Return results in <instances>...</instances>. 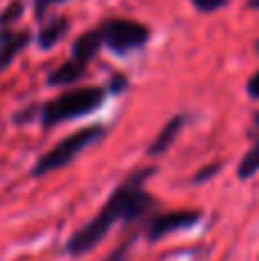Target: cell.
I'll return each mask as SVG.
<instances>
[{"label": "cell", "mask_w": 259, "mask_h": 261, "mask_svg": "<svg viewBox=\"0 0 259 261\" xmlns=\"http://www.w3.org/2000/svg\"><path fill=\"white\" fill-rule=\"evenodd\" d=\"M154 172H156L154 167H142V170L128 174L113 190V195L101 206V211L90 222H85L76 234L69 236L67 245H64L69 257H85L87 252H92L108 236V231L117 222H122V225H136L151 208H156V199L145 190V181Z\"/></svg>", "instance_id": "1"}, {"label": "cell", "mask_w": 259, "mask_h": 261, "mask_svg": "<svg viewBox=\"0 0 259 261\" xmlns=\"http://www.w3.org/2000/svg\"><path fill=\"white\" fill-rule=\"evenodd\" d=\"M106 101V90L103 87H73L62 94L53 96L46 101L39 110V124L44 130H50L58 124L71 122V119L85 117L99 110Z\"/></svg>", "instance_id": "2"}, {"label": "cell", "mask_w": 259, "mask_h": 261, "mask_svg": "<svg viewBox=\"0 0 259 261\" xmlns=\"http://www.w3.org/2000/svg\"><path fill=\"white\" fill-rule=\"evenodd\" d=\"M106 133V128L101 124H94V126H85L76 133H69L64 140H60L55 147H50L44 156L37 158V163L32 165L30 176H46L55 170H62L69 163H73L83 151H85L90 144H94L101 135Z\"/></svg>", "instance_id": "3"}, {"label": "cell", "mask_w": 259, "mask_h": 261, "mask_svg": "<svg viewBox=\"0 0 259 261\" xmlns=\"http://www.w3.org/2000/svg\"><path fill=\"white\" fill-rule=\"evenodd\" d=\"M99 32H101L103 46H108L117 55H126L131 50H138L149 41V28L138 21H128V18L106 21L99 28Z\"/></svg>", "instance_id": "4"}, {"label": "cell", "mask_w": 259, "mask_h": 261, "mask_svg": "<svg viewBox=\"0 0 259 261\" xmlns=\"http://www.w3.org/2000/svg\"><path fill=\"white\" fill-rule=\"evenodd\" d=\"M200 222H202V211H197V208H179V211L151 213L149 220L145 222V229L149 243H156V241L165 239L170 234L193 229Z\"/></svg>", "instance_id": "5"}, {"label": "cell", "mask_w": 259, "mask_h": 261, "mask_svg": "<svg viewBox=\"0 0 259 261\" xmlns=\"http://www.w3.org/2000/svg\"><path fill=\"white\" fill-rule=\"evenodd\" d=\"M184 124H186V115H174L172 119H168V122H165V126L156 133L154 140H151L149 149H147V156H149V158H159V156H163V153H168V149L174 144L177 135L182 133Z\"/></svg>", "instance_id": "6"}, {"label": "cell", "mask_w": 259, "mask_h": 261, "mask_svg": "<svg viewBox=\"0 0 259 261\" xmlns=\"http://www.w3.org/2000/svg\"><path fill=\"white\" fill-rule=\"evenodd\" d=\"M30 41V32H12V30H0V71L12 64V60L21 53Z\"/></svg>", "instance_id": "7"}, {"label": "cell", "mask_w": 259, "mask_h": 261, "mask_svg": "<svg viewBox=\"0 0 259 261\" xmlns=\"http://www.w3.org/2000/svg\"><path fill=\"white\" fill-rule=\"evenodd\" d=\"M87 71V62H81L76 58H69L64 64H60L55 71L48 73V85L62 87V85H73L78 83Z\"/></svg>", "instance_id": "8"}, {"label": "cell", "mask_w": 259, "mask_h": 261, "mask_svg": "<svg viewBox=\"0 0 259 261\" xmlns=\"http://www.w3.org/2000/svg\"><path fill=\"white\" fill-rule=\"evenodd\" d=\"M101 46H103V41H101V32H99V28H92V30L83 32V35L78 37L76 41H73L71 58L81 60V62H90V60L94 58L96 53H99Z\"/></svg>", "instance_id": "9"}, {"label": "cell", "mask_w": 259, "mask_h": 261, "mask_svg": "<svg viewBox=\"0 0 259 261\" xmlns=\"http://www.w3.org/2000/svg\"><path fill=\"white\" fill-rule=\"evenodd\" d=\"M67 30H69V21H67V18H62V16L53 18L48 25H44L39 30V37H37V41H39V48H44V50L53 48V46L58 44V41L62 39L64 35H67Z\"/></svg>", "instance_id": "10"}, {"label": "cell", "mask_w": 259, "mask_h": 261, "mask_svg": "<svg viewBox=\"0 0 259 261\" xmlns=\"http://www.w3.org/2000/svg\"><path fill=\"white\" fill-rule=\"evenodd\" d=\"M257 172H259V138L255 140V144L248 149L246 156L241 158V163H239V170H237V176L241 181H248V179H252Z\"/></svg>", "instance_id": "11"}, {"label": "cell", "mask_w": 259, "mask_h": 261, "mask_svg": "<svg viewBox=\"0 0 259 261\" xmlns=\"http://www.w3.org/2000/svg\"><path fill=\"white\" fill-rule=\"evenodd\" d=\"M136 236H138V231H133V234H128L126 239L122 241V243L117 245V248L113 250V252L108 254L103 261H126V257H128V252H131V245L136 243Z\"/></svg>", "instance_id": "12"}, {"label": "cell", "mask_w": 259, "mask_h": 261, "mask_svg": "<svg viewBox=\"0 0 259 261\" xmlns=\"http://www.w3.org/2000/svg\"><path fill=\"white\" fill-rule=\"evenodd\" d=\"M21 14H23V5L16 0V3L9 5V7L3 12V16H0V30H9V25H12Z\"/></svg>", "instance_id": "13"}, {"label": "cell", "mask_w": 259, "mask_h": 261, "mask_svg": "<svg viewBox=\"0 0 259 261\" xmlns=\"http://www.w3.org/2000/svg\"><path fill=\"white\" fill-rule=\"evenodd\" d=\"M220 170V161H214L211 165H206V167H202L200 172H197L195 176H193V184H204V181H209V179H214L216 176V172Z\"/></svg>", "instance_id": "14"}, {"label": "cell", "mask_w": 259, "mask_h": 261, "mask_svg": "<svg viewBox=\"0 0 259 261\" xmlns=\"http://www.w3.org/2000/svg\"><path fill=\"white\" fill-rule=\"evenodd\" d=\"M229 0H193V5H195L200 12H216V9L225 7Z\"/></svg>", "instance_id": "15"}, {"label": "cell", "mask_w": 259, "mask_h": 261, "mask_svg": "<svg viewBox=\"0 0 259 261\" xmlns=\"http://www.w3.org/2000/svg\"><path fill=\"white\" fill-rule=\"evenodd\" d=\"M246 92L250 99H259V71L250 76V81H248V85H246Z\"/></svg>", "instance_id": "16"}, {"label": "cell", "mask_w": 259, "mask_h": 261, "mask_svg": "<svg viewBox=\"0 0 259 261\" xmlns=\"http://www.w3.org/2000/svg\"><path fill=\"white\" fill-rule=\"evenodd\" d=\"M126 87V78L124 76H115V78H110V87L108 90L113 92V94H119V92Z\"/></svg>", "instance_id": "17"}, {"label": "cell", "mask_w": 259, "mask_h": 261, "mask_svg": "<svg viewBox=\"0 0 259 261\" xmlns=\"http://www.w3.org/2000/svg\"><path fill=\"white\" fill-rule=\"evenodd\" d=\"M55 3H64V0H35V7H37V18L44 16V12Z\"/></svg>", "instance_id": "18"}, {"label": "cell", "mask_w": 259, "mask_h": 261, "mask_svg": "<svg viewBox=\"0 0 259 261\" xmlns=\"http://www.w3.org/2000/svg\"><path fill=\"white\" fill-rule=\"evenodd\" d=\"M248 5H250L252 9H259V0H250V3H248Z\"/></svg>", "instance_id": "19"}, {"label": "cell", "mask_w": 259, "mask_h": 261, "mask_svg": "<svg viewBox=\"0 0 259 261\" xmlns=\"http://www.w3.org/2000/svg\"><path fill=\"white\" fill-rule=\"evenodd\" d=\"M255 126H257V128H259V113H257V115H255Z\"/></svg>", "instance_id": "20"}, {"label": "cell", "mask_w": 259, "mask_h": 261, "mask_svg": "<svg viewBox=\"0 0 259 261\" xmlns=\"http://www.w3.org/2000/svg\"><path fill=\"white\" fill-rule=\"evenodd\" d=\"M257 53H259V41H257Z\"/></svg>", "instance_id": "21"}]
</instances>
